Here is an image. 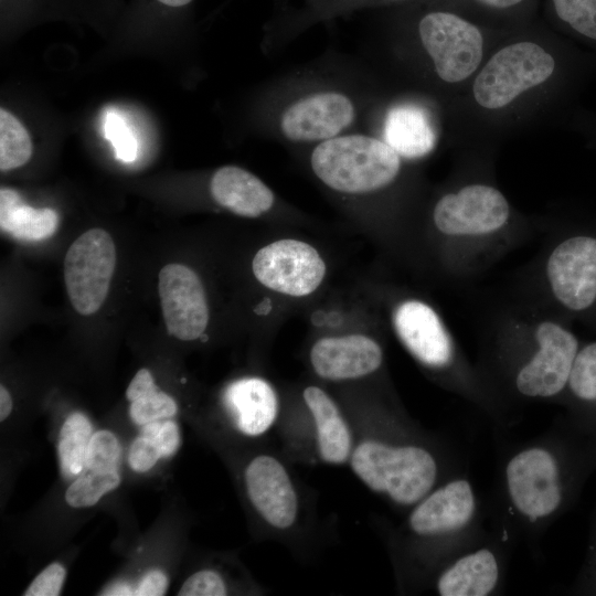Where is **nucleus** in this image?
Listing matches in <instances>:
<instances>
[{"label":"nucleus","instance_id":"nucleus-13","mask_svg":"<svg viewBox=\"0 0 596 596\" xmlns=\"http://www.w3.org/2000/svg\"><path fill=\"white\" fill-rule=\"evenodd\" d=\"M395 332L407 351L426 366H447L454 356V345L447 328L433 307L409 299L393 313Z\"/></svg>","mask_w":596,"mask_h":596},{"label":"nucleus","instance_id":"nucleus-39","mask_svg":"<svg viewBox=\"0 0 596 596\" xmlns=\"http://www.w3.org/2000/svg\"><path fill=\"white\" fill-rule=\"evenodd\" d=\"M156 1L168 8H182L189 4L192 0H156Z\"/></svg>","mask_w":596,"mask_h":596},{"label":"nucleus","instance_id":"nucleus-24","mask_svg":"<svg viewBox=\"0 0 596 596\" xmlns=\"http://www.w3.org/2000/svg\"><path fill=\"white\" fill-rule=\"evenodd\" d=\"M32 142L24 126L8 110L0 109V169H15L26 163Z\"/></svg>","mask_w":596,"mask_h":596},{"label":"nucleus","instance_id":"nucleus-40","mask_svg":"<svg viewBox=\"0 0 596 596\" xmlns=\"http://www.w3.org/2000/svg\"><path fill=\"white\" fill-rule=\"evenodd\" d=\"M110 595H130V588L124 585L117 586L115 589L109 590Z\"/></svg>","mask_w":596,"mask_h":596},{"label":"nucleus","instance_id":"nucleus-37","mask_svg":"<svg viewBox=\"0 0 596 596\" xmlns=\"http://www.w3.org/2000/svg\"><path fill=\"white\" fill-rule=\"evenodd\" d=\"M472 3L494 12H510L524 7L529 0H469Z\"/></svg>","mask_w":596,"mask_h":596},{"label":"nucleus","instance_id":"nucleus-26","mask_svg":"<svg viewBox=\"0 0 596 596\" xmlns=\"http://www.w3.org/2000/svg\"><path fill=\"white\" fill-rule=\"evenodd\" d=\"M558 20L596 40V0H550Z\"/></svg>","mask_w":596,"mask_h":596},{"label":"nucleus","instance_id":"nucleus-35","mask_svg":"<svg viewBox=\"0 0 596 596\" xmlns=\"http://www.w3.org/2000/svg\"><path fill=\"white\" fill-rule=\"evenodd\" d=\"M168 578L162 571L153 570L148 572L139 582L134 595L137 596H161L166 594Z\"/></svg>","mask_w":596,"mask_h":596},{"label":"nucleus","instance_id":"nucleus-4","mask_svg":"<svg viewBox=\"0 0 596 596\" xmlns=\"http://www.w3.org/2000/svg\"><path fill=\"white\" fill-rule=\"evenodd\" d=\"M418 35L437 75L446 83L469 77L480 65L483 35L477 24L450 10H432L418 21Z\"/></svg>","mask_w":596,"mask_h":596},{"label":"nucleus","instance_id":"nucleus-20","mask_svg":"<svg viewBox=\"0 0 596 596\" xmlns=\"http://www.w3.org/2000/svg\"><path fill=\"white\" fill-rule=\"evenodd\" d=\"M385 142L398 155L417 159L435 147L437 135L429 113L412 103L392 107L384 123Z\"/></svg>","mask_w":596,"mask_h":596},{"label":"nucleus","instance_id":"nucleus-32","mask_svg":"<svg viewBox=\"0 0 596 596\" xmlns=\"http://www.w3.org/2000/svg\"><path fill=\"white\" fill-rule=\"evenodd\" d=\"M226 594L223 578L212 570H201L189 576L178 593L180 596H224Z\"/></svg>","mask_w":596,"mask_h":596},{"label":"nucleus","instance_id":"nucleus-16","mask_svg":"<svg viewBox=\"0 0 596 596\" xmlns=\"http://www.w3.org/2000/svg\"><path fill=\"white\" fill-rule=\"evenodd\" d=\"M380 344L363 334L327 337L311 348L313 371L330 381L352 380L375 372L382 364Z\"/></svg>","mask_w":596,"mask_h":596},{"label":"nucleus","instance_id":"nucleus-25","mask_svg":"<svg viewBox=\"0 0 596 596\" xmlns=\"http://www.w3.org/2000/svg\"><path fill=\"white\" fill-rule=\"evenodd\" d=\"M120 483L118 471L96 472L89 471L76 478L65 492V500L73 508L92 507L107 492L116 489Z\"/></svg>","mask_w":596,"mask_h":596},{"label":"nucleus","instance_id":"nucleus-34","mask_svg":"<svg viewBox=\"0 0 596 596\" xmlns=\"http://www.w3.org/2000/svg\"><path fill=\"white\" fill-rule=\"evenodd\" d=\"M162 455L155 441L143 435L138 436L129 449V465L137 472L150 470Z\"/></svg>","mask_w":596,"mask_h":596},{"label":"nucleus","instance_id":"nucleus-7","mask_svg":"<svg viewBox=\"0 0 596 596\" xmlns=\"http://www.w3.org/2000/svg\"><path fill=\"white\" fill-rule=\"evenodd\" d=\"M534 338L535 352L518 370L515 387L528 397H552L568 384L578 341L574 333L551 320L539 323Z\"/></svg>","mask_w":596,"mask_h":596},{"label":"nucleus","instance_id":"nucleus-17","mask_svg":"<svg viewBox=\"0 0 596 596\" xmlns=\"http://www.w3.org/2000/svg\"><path fill=\"white\" fill-rule=\"evenodd\" d=\"M225 409L235 428L245 436L258 437L276 423L279 402L274 387L262 377H243L224 391Z\"/></svg>","mask_w":596,"mask_h":596},{"label":"nucleus","instance_id":"nucleus-2","mask_svg":"<svg viewBox=\"0 0 596 596\" xmlns=\"http://www.w3.org/2000/svg\"><path fill=\"white\" fill-rule=\"evenodd\" d=\"M311 167L329 188L358 194L390 184L398 174L401 160L385 141L351 135L321 142L311 155Z\"/></svg>","mask_w":596,"mask_h":596},{"label":"nucleus","instance_id":"nucleus-30","mask_svg":"<svg viewBox=\"0 0 596 596\" xmlns=\"http://www.w3.org/2000/svg\"><path fill=\"white\" fill-rule=\"evenodd\" d=\"M104 132L106 138L113 143L118 159L124 162H131L136 159L138 152L137 140L117 114H107L104 123Z\"/></svg>","mask_w":596,"mask_h":596},{"label":"nucleus","instance_id":"nucleus-27","mask_svg":"<svg viewBox=\"0 0 596 596\" xmlns=\"http://www.w3.org/2000/svg\"><path fill=\"white\" fill-rule=\"evenodd\" d=\"M567 385L579 400L596 401V342L578 350Z\"/></svg>","mask_w":596,"mask_h":596},{"label":"nucleus","instance_id":"nucleus-14","mask_svg":"<svg viewBox=\"0 0 596 596\" xmlns=\"http://www.w3.org/2000/svg\"><path fill=\"white\" fill-rule=\"evenodd\" d=\"M353 117V105L345 95L320 93L289 106L281 116L280 128L292 141L328 140L349 126Z\"/></svg>","mask_w":596,"mask_h":596},{"label":"nucleus","instance_id":"nucleus-23","mask_svg":"<svg viewBox=\"0 0 596 596\" xmlns=\"http://www.w3.org/2000/svg\"><path fill=\"white\" fill-rule=\"evenodd\" d=\"M92 435V425L84 414L76 412L65 419L58 435L57 453L66 476H77L86 468Z\"/></svg>","mask_w":596,"mask_h":596},{"label":"nucleus","instance_id":"nucleus-11","mask_svg":"<svg viewBox=\"0 0 596 596\" xmlns=\"http://www.w3.org/2000/svg\"><path fill=\"white\" fill-rule=\"evenodd\" d=\"M159 296L168 332L177 339L200 338L209 322V307L199 276L181 264H168L159 273Z\"/></svg>","mask_w":596,"mask_h":596},{"label":"nucleus","instance_id":"nucleus-28","mask_svg":"<svg viewBox=\"0 0 596 596\" xmlns=\"http://www.w3.org/2000/svg\"><path fill=\"white\" fill-rule=\"evenodd\" d=\"M120 451L119 441L111 432L98 430L88 444L86 468L96 472L117 471Z\"/></svg>","mask_w":596,"mask_h":596},{"label":"nucleus","instance_id":"nucleus-10","mask_svg":"<svg viewBox=\"0 0 596 596\" xmlns=\"http://www.w3.org/2000/svg\"><path fill=\"white\" fill-rule=\"evenodd\" d=\"M546 278L555 299L582 311L596 300V238L572 236L557 244L546 260Z\"/></svg>","mask_w":596,"mask_h":596},{"label":"nucleus","instance_id":"nucleus-21","mask_svg":"<svg viewBox=\"0 0 596 596\" xmlns=\"http://www.w3.org/2000/svg\"><path fill=\"white\" fill-rule=\"evenodd\" d=\"M499 565L494 554L480 549L458 558L437 581L440 596H486L497 586Z\"/></svg>","mask_w":596,"mask_h":596},{"label":"nucleus","instance_id":"nucleus-12","mask_svg":"<svg viewBox=\"0 0 596 596\" xmlns=\"http://www.w3.org/2000/svg\"><path fill=\"white\" fill-rule=\"evenodd\" d=\"M244 480L251 503L269 526L287 530L296 523L298 494L279 459L267 454L254 457L245 468Z\"/></svg>","mask_w":596,"mask_h":596},{"label":"nucleus","instance_id":"nucleus-36","mask_svg":"<svg viewBox=\"0 0 596 596\" xmlns=\"http://www.w3.org/2000/svg\"><path fill=\"white\" fill-rule=\"evenodd\" d=\"M158 390L153 377L148 369H140L126 390V397L132 402L138 397Z\"/></svg>","mask_w":596,"mask_h":596},{"label":"nucleus","instance_id":"nucleus-22","mask_svg":"<svg viewBox=\"0 0 596 596\" xmlns=\"http://www.w3.org/2000/svg\"><path fill=\"white\" fill-rule=\"evenodd\" d=\"M57 224L54 210L34 209L24 204L13 189L0 190V226L6 233L22 241H42L55 233Z\"/></svg>","mask_w":596,"mask_h":596},{"label":"nucleus","instance_id":"nucleus-29","mask_svg":"<svg viewBox=\"0 0 596 596\" xmlns=\"http://www.w3.org/2000/svg\"><path fill=\"white\" fill-rule=\"evenodd\" d=\"M175 401L159 389L130 402V418L138 425L172 417L177 413Z\"/></svg>","mask_w":596,"mask_h":596},{"label":"nucleus","instance_id":"nucleus-18","mask_svg":"<svg viewBox=\"0 0 596 596\" xmlns=\"http://www.w3.org/2000/svg\"><path fill=\"white\" fill-rule=\"evenodd\" d=\"M304 400L313 421L319 458L329 465L349 461L354 448L353 435L336 402L313 385L304 390Z\"/></svg>","mask_w":596,"mask_h":596},{"label":"nucleus","instance_id":"nucleus-5","mask_svg":"<svg viewBox=\"0 0 596 596\" xmlns=\"http://www.w3.org/2000/svg\"><path fill=\"white\" fill-rule=\"evenodd\" d=\"M115 266L116 248L106 231L92 228L73 242L64 259V280L78 313L89 316L102 307Z\"/></svg>","mask_w":596,"mask_h":596},{"label":"nucleus","instance_id":"nucleus-33","mask_svg":"<svg viewBox=\"0 0 596 596\" xmlns=\"http://www.w3.org/2000/svg\"><path fill=\"white\" fill-rule=\"evenodd\" d=\"M66 571L60 563L46 566L29 585L25 596H56L65 581Z\"/></svg>","mask_w":596,"mask_h":596},{"label":"nucleus","instance_id":"nucleus-9","mask_svg":"<svg viewBox=\"0 0 596 596\" xmlns=\"http://www.w3.org/2000/svg\"><path fill=\"white\" fill-rule=\"evenodd\" d=\"M509 216L505 196L498 189L479 183L445 194L433 212L437 230L449 236L488 235L504 226Z\"/></svg>","mask_w":596,"mask_h":596},{"label":"nucleus","instance_id":"nucleus-38","mask_svg":"<svg viewBox=\"0 0 596 596\" xmlns=\"http://www.w3.org/2000/svg\"><path fill=\"white\" fill-rule=\"evenodd\" d=\"M13 407L12 398L8 390L0 386V421L3 422L11 413Z\"/></svg>","mask_w":596,"mask_h":596},{"label":"nucleus","instance_id":"nucleus-19","mask_svg":"<svg viewBox=\"0 0 596 596\" xmlns=\"http://www.w3.org/2000/svg\"><path fill=\"white\" fill-rule=\"evenodd\" d=\"M210 191L220 205L245 217H257L274 204L272 190L256 175L235 166L220 168L211 179Z\"/></svg>","mask_w":596,"mask_h":596},{"label":"nucleus","instance_id":"nucleus-8","mask_svg":"<svg viewBox=\"0 0 596 596\" xmlns=\"http://www.w3.org/2000/svg\"><path fill=\"white\" fill-rule=\"evenodd\" d=\"M252 269L265 287L295 297L313 292L326 274L317 249L297 240H279L264 246L254 256Z\"/></svg>","mask_w":596,"mask_h":596},{"label":"nucleus","instance_id":"nucleus-15","mask_svg":"<svg viewBox=\"0 0 596 596\" xmlns=\"http://www.w3.org/2000/svg\"><path fill=\"white\" fill-rule=\"evenodd\" d=\"M475 492L465 479L430 491L414 505L408 525L419 536H439L465 528L475 514Z\"/></svg>","mask_w":596,"mask_h":596},{"label":"nucleus","instance_id":"nucleus-1","mask_svg":"<svg viewBox=\"0 0 596 596\" xmlns=\"http://www.w3.org/2000/svg\"><path fill=\"white\" fill-rule=\"evenodd\" d=\"M349 462L366 488L405 507L415 505L432 491L438 472L437 462L427 449L377 439L354 445Z\"/></svg>","mask_w":596,"mask_h":596},{"label":"nucleus","instance_id":"nucleus-6","mask_svg":"<svg viewBox=\"0 0 596 596\" xmlns=\"http://www.w3.org/2000/svg\"><path fill=\"white\" fill-rule=\"evenodd\" d=\"M505 482L515 510L532 521L547 518L562 503L557 461L545 448L531 447L515 454L507 464Z\"/></svg>","mask_w":596,"mask_h":596},{"label":"nucleus","instance_id":"nucleus-3","mask_svg":"<svg viewBox=\"0 0 596 596\" xmlns=\"http://www.w3.org/2000/svg\"><path fill=\"white\" fill-rule=\"evenodd\" d=\"M555 61L541 45L519 41L499 50L473 83L476 102L487 109H499L520 94L544 83L553 74Z\"/></svg>","mask_w":596,"mask_h":596},{"label":"nucleus","instance_id":"nucleus-31","mask_svg":"<svg viewBox=\"0 0 596 596\" xmlns=\"http://www.w3.org/2000/svg\"><path fill=\"white\" fill-rule=\"evenodd\" d=\"M141 435L155 441L162 457L174 455L181 444L179 426L169 419L155 421L142 425Z\"/></svg>","mask_w":596,"mask_h":596}]
</instances>
